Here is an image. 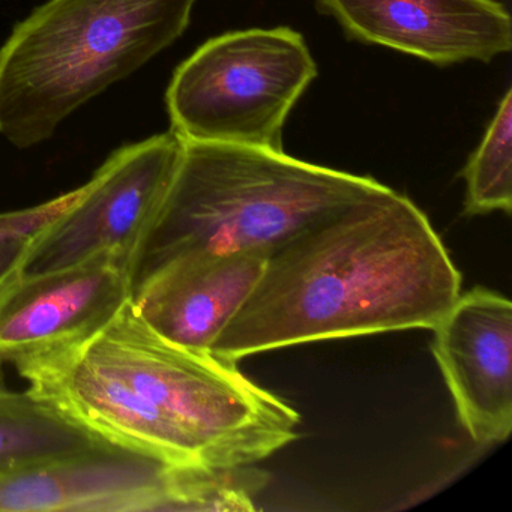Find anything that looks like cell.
<instances>
[{"label":"cell","mask_w":512,"mask_h":512,"mask_svg":"<svg viewBox=\"0 0 512 512\" xmlns=\"http://www.w3.org/2000/svg\"><path fill=\"white\" fill-rule=\"evenodd\" d=\"M196 0H47L0 47V136L19 149L182 37Z\"/></svg>","instance_id":"3957f363"},{"label":"cell","mask_w":512,"mask_h":512,"mask_svg":"<svg viewBox=\"0 0 512 512\" xmlns=\"http://www.w3.org/2000/svg\"><path fill=\"white\" fill-rule=\"evenodd\" d=\"M433 355L473 442H505L512 430V304L476 287L433 328Z\"/></svg>","instance_id":"ba28073f"},{"label":"cell","mask_w":512,"mask_h":512,"mask_svg":"<svg viewBox=\"0 0 512 512\" xmlns=\"http://www.w3.org/2000/svg\"><path fill=\"white\" fill-rule=\"evenodd\" d=\"M461 277L424 212L386 187L275 248L211 346L238 364L268 350L433 329Z\"/></svg>","instance_id":"6da1fadb"},{"label":"cell","mask_w":512,"mask_h":512,"mask_svg":"<svg viewBox=\"0 0 512 512\" xmlns=\"http://www.w3.org/2000/svg\"><path fill=\"white\" fill-rule=\"evenodd\" d=\"M268 256L263 251L184 254L151 275L131 295V304L160 337L209 353L259 283Z\"/></svg>","instance_id":"7c38bea8"},{"label":"cell","mask_w":512,"mask_h":512,"mask_svg":"<svg viewBox=\"0 0 512 512\" xmlns=\"http://www.w3.org/2000/svg\"><path fill=\"white\" fill-rule=\"evenodd\" d=\"M268 473L251 466H170L161 511H254Z\"/></svg>","instance_id":"5bb4252c"},{"label":"cell","mask_w":512,"mask_h":512,"mask_svg":"<svg viewBox=\"0 0 512 512\" xmlns=\"http://www.w3.org/2000/svg\"><path fill=\"white\" fill-rule=\"evenodd\" d=\"M385 188L376 179L305 163L284 151L184 142L169 193L131 257V295L176 257L197 251L271 254Z\"/></svg>","instance_id":"7a4b0ae2"},{"label":"cell","mask_w":512,"mask_h":512,"mask_svg":"<svg viewBox=\"0 0 512 512\" xmlns=\"http://www.w3.org/2000/svg\"><path fill=\"white\" fill-rule=\"evenodd\" d=\"M169 464L104 445L0 475V512L161 511Z\"/></svg>","instance_id":"8fae6325"},{"label":"cell","mask_w":512,"mask_h":512,"mask_svg":"<svg viewBox=\"0 0 512 512\" xmlns=\"http://www.w3.org/2000/svg\"><path fill=\"white\" fill-rule=\"evenodd\" d=\"M29 391L100 439L169 466H202L193 443L80 346L14 362Z\"/></svg>","instance_id":"52a82bcc"},{"label":"cell","mask_w":512,"mask_h":512,"mask_svg":"<svg viewBox=\"0 0 512 512\" xmlns=\"http://www.w3.org/2000/svg\"><path fill=\"white\" fill-rule=\"evenodd\" d=\"M353 40L431 64L493 61L512 47L511 17L494 0H317Z\"/></svg>","instance_id":"30bf717a"},{"label":"cell","mask_w":512,"mask_h":512,"mask_svg":"<svg viewBox=\"0 0 512 512\" xmlns=\"http://www.w3.org/2000/svg\"><path fill=\"white\" fill-rule=\"evenodd\" d=\"M467 215L512 208V91L508 89L491 119L484 139L464 167Z\"/></svg>","instance_id":"9a60e30c"},{"label":"cell","mask_w":512,"mask_h":512,"mask_svg":"<svg viewBox=\"0 0 512 512\" xmlns=\"http://www.w3.org/2000/svg\"><path fill=\"white\" fill-rule=\"evenodd\" d=\"M182 151L184 142L169 131L113 152L82 185L79 199L35 233L22 277L100 256L128 268L163 206Z\"/></svg>","instance_id":"8992f818"},{"label":"cell","mask_w":512,"mask_h":512,"mask_svg":"<svg viewBox=\"0 0 512 512\" xmlns=\"http://www.w3.org/2000/svg\"><path fill=\"white\" fill-rule=\"evenodd\" d=\"M76 191L62 194L49 202L32 206L28 209H20L14 212H2L0 214V236L10 233H35L44 229L47 224L59 217L62 212L70 208L76 200Z\"/></svg>","instance_id":"2e32d148"},{"label":"cell","mask_w":512,"mask_h":512,"mask_svg":"<svg viewBox=\"0 0 512 512\" xmlns=\"http://www.w3.org/2000/svg\"><path fill=\"white\" fill-rule=\"evenodd\" d=\"M80 349L163 413L193 443L202 466H251L298 439L301 416L290 404L235 362L160 337L131 301Z\"/></svg>","instance_id":"277c9868"},{"label":"cell","mask_w":512,"mask_h":512,"mask_svg":"<svg viewBox=\"0 0 512 512\" xmlns=\"http://www.w3.org/2000/svg\"><path fill=\"white\" fill-rule=\"evenodd\" d=\"M131 301L128 268L110 256L22 277L0 299V361L80 346Z\"/></svg>","instance_id":"9c48e42d"},{"label":"cell","mask_w":512,"mask_h":512,"mask_svg":"<svg viewBox=\"0 0 512 512\" xmlns=\"http://www.w3.org/2000/svg\"><path fill=\"white\" fill-rule=\"evenodd\" d=\"M112 445L31 391L0 386V475L38 461Z\"/></svg>","instance_id":"4fadbf2b"},{"label":"cell","mask_w":512,"mask_h":512,"mask_svg":"<svg viewBox=\"0 0 512 512\" xmlns=\"http://www.w3.org/2000/svg\"><path fill=\"white\" fill-rule=\"evenodd\" d=\"M316 76V62L293 29L212 38L173 74L170 131L185 143L283 152L287 116Z\"/></svg>","instance_id":"5b68a950"},{"label":"cell","mask_w":512,"mask_h":512,"mask_svg":"<svg viewBox=\"0 0 512 512\" xmlns=\"http://www.w3.org/2000/svg\"><path fill=\"white\" fill-rule=\"evenodd\" d=\"M35 233L0 236V299L22 278L23 265Z\"/></svg>","instance_id":"e0dca14e"}]
</instances>
